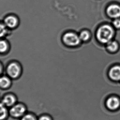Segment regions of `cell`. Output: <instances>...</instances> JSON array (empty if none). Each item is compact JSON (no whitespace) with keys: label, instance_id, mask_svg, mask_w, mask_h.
Returning <instances> with one entry per match:
<instances>
[{"label":"cell","instance_id":"11","mask_svg":"<svg viewBox=\"0 0 120 120\" xmlns=\"http://www.w3.org/2000/svg\"><path fill=\"white\" fill-rule=\"evenodd\" d=\"M15 98L11 95H8L4 97L2 100V103L5 106L10 107L13 105L15 102Z\"/></svg>","mask_w":120,"mask_h":120},{"label":"cell","instance_id":"18","mask_svg":"<svg viewBox=\"0 0 120 120\" xmlns=\"http://www.w3.org/2000/svg\"><path fill=\"white\" fill-rule=\"evenodd\" d=\"M39 120H52L49 117L47 116H42Z\"/></svg>","mask_w":120,"mask_h":120},{"label":"cell","instance_id":"4","mask_svg":"<svg viewBox=\"0 0 120 120\" xmlns=\"http://www.w3.org/2000/svg\"><path fill=\"white\" fill-rule=\"evenodd\" d=\"M21 71V68L18 62L12 61L9 63L7 68V72L10 76L15 78L18 76Z\"/></svg>","mask_w":120,"mask_h":120},{"label":"cell","instance_id":"3","mask_svg":"<svg viewBox=\"0 0 120 120\" xmlns=\"http://www.w3.org/2000/svg\"><path fill=\"white\" fill-rule=\"evenodd\" d=\"M105 105L109 110L114 111L120 108V99L116 95L108 97L105 102Z\"/></svg>","mask_w":120,"mask_h":120},{"label":"cell","instance_id":"19","mask_svg":"<svg viewBox=\"0 0 120 120\" xmlns=\"http://www.w3.org/2000/svg\"><path fill=\"white\" fill-rule=\"evenodd\" d=\"M2 65H1V64L0 63V74H1V72H2Z\"/></svg>","mask_w":120,"mask_h":120},{"label":"cell","instance_id":"12","mask_svg":"<svg viewBox=\"0 0 120 120\" xmlns=\"http://www.w3.org/2000/svg\"><path fill=\"white\" fill-rule=\"evenodd\" d=\"M107 47L111 52H114L118 49V45L116 41H110L108 43Z\"/></svg>","mask_w":120,"mask_h":120},{"label":"cell","instance_id":"15","mask_svg":"<svg viewBox=\"0 0 120 120\" xmlns=\"http://www.w3.org/2000/svg\"><path fill=\"white\" fill-rule=\"evenodd\" d=\"M80 39L83 41H86L90 38V34L86 31H83L80 34L79 36Z\"/></svg>","mask_w":120,"mask_h":120},{"label":"cell","instance_id":"2","mask_svg":"<svg viewBox=\"0 0 120 120\" xmlns=\"http://www.w3.org/2000/svg\"><path fill=\"white\" fill-rule=\"evenodd\" d=\"M3 22L7 28L10 30L17 29L20 24L19 18L14 14H9L5 16Z\"/></svg>","mask_w":120,"mask_h":120},{"label":"cell","instance_id":"9","mask_svg":"<svg viewBox=\"0 0 120 120\" xmlns=\"http://www.w3.org/2000/svg\"><path fill=\"white\" fill-rule=\"evenodd\" d=\"M25 111V108L23 106L21 105H16L14 106L11 109L10 113L13 116L19 117L23 115Z\"/></svg>","mask_w":120,"mask_h":120},{"label":"cell","instance_id":"16","mask_svg":"<svg viewBox=\"0 0 120 120\" xmlns=\"http://www.w3.org/2000/svg\"><path fill=\"white\" fill-rule=\"evenodd\" d=\"M22 120H35L34 117L30 115H26L23 117Z\"/></svg>","mask_w":120,"mask_h":120},{"label":"cell","instance_id":"8","mask_svg":"<svg viewBox=\"0 0 120 120\" xmlns=\"http://www.w3.org/2000/svg\"><path fill=\"white\" fill-rule=\"evenodd\" d=\"M107 13L112 18L119 17H120V7L116 5H110L107 8Z\"/></svg>","mask_w":120,"mask_h":120},{"label":"cell","instance_id":"6","mask_svg":"<svg viewBox=\"0 0 120 120\" xmlns=\"http://www.w3.org/2000/svg\"><path fill=\"white\" fill-rule=\"evenodd\" d=\"M109 78L113 81L120 82V65H115L111 67L109 70Z\"/></svg>","mask_w":120,"mask_h":120},{"label":"cell","instance_id":"14","mask_svg":"<svg viewBox=\"0 0 120 120\" xmlns=\"http://www.w3.org/2000/svg\"><path fill=\"white\" fill-rule=\"evenodd\" d=\"M5 106L3 104L0 103V120L5 118L7 114V111Z\"/></svg>","mask_w":120,"mask_h":120},{"label":"cell","instance_id":"5","mask_svg":"<svg viewBox=\"0 0 120 120\" xmlns=\"http://www.w3.org/2000/svg\"><path fill=\"white\" fill-rule=\"evenodd\" d=\"M80 38L72 33L65 34L63 37V40L67 45L74 46L79 45L80 42Z\"/></svg>","mask_w":120,"mask_h":120},{"label":"cell","instance_id":"7","mask_svg":"<svg viewBox=\"0 0 120 120\" xmlns=\"http://www.w3.org/2000/svg\"><path fill=\"white\" fill-rule=\"evenodd\" d=\"M10 43L6 38L0 39V55H6L10 51Z\"/></svg>","mask_w":120,"mask_h":120},{"label":"cell","instance_id":"1","mask_svg":"<svg viewBox=\"0 0 120 120\" xmlns=\"http://www.w3.org/2000/svg\"><path fill=\"white\" fill-rule=\"evenodd\" d=\"M113 30L109 25H104L100 27L98 30L97 37L100 42L103 43H108L113 37Z\"/></svg>","mask_w":120,"mask_h":120},{"label":"cell","instance_id":"10","mask_svg":"<svg viewBox=\"0 0 120 120\" xmlns=\"http://www.w3.org/2000/svg\"><path fill=\"white\" fill-rule=\"evenodd\" d=\"M11 31L7 28L3 21H0V39L6 38Z\"/></svg>","mask_w":120,"mask_h":120},{"label":"cell","instance_id":"13","mask_svg":"<svg viewBox=\"0 0 120 120\" xmlns=\"http://www.w3.org/2000/svg\"><path fill=\"white\" fill-rule=\"evenodd\" d=\"M10 84V81L6 77L0 78V86L3 88H6Z\"/></svg>","mask_w":120,"mask_h":120},{"label":"cell","instance_id":"17","mask_svg":"<svg viewBox=\"0 0 120 120\" xmlns=\"http://www.w3.org/2000/svg\"><path fill=\"white\" fill-rule=\"evenodd\" d=\"M113 24L115 27L117 28H120V19H116L114 21Z\"/></svg>","mask_w":120,"mask_h":120}]
</instances>
